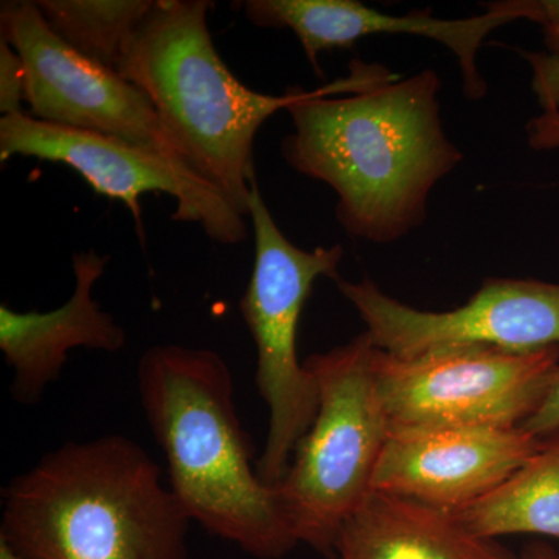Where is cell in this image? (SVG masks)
<instances>
[{
  "mask_svg": "<svg viewBox=\"0 0 559 559\" xmlns=\"http://www.w3.org/2000/svg\"><path fill=\"white\" fill-rule=\"evenodd\" d=\"M213 5L154 0L117 72L153 103L187 167L246 218L257 180V132L307 91L266 95L245 86L213 44L207 21Z\"/></svg>",
  "mask_w": 559,
  "mask_h": 559,
  "instance_id": "277c9868",
  "label": "cell"
},
{
  "mask_svg": "<svg viewBox=\"0 0 559 559\" xmlns=\"http://www.w3.org/2000/svg\"><path fill=\"white\" fill-rule=\"evenodd\" d=\"M25 102V66L9 43H0V110L3 116L22 114Z\"/></svg>",
  "mask_w": 559,
  "mask_h": 559,
  "instance_id": "ac0fdd59",
  "label": "cell"
},
{
  "mask_svg": "<svg viewBox=\"0 0 559 559\" xmlns=\"http://www.w3.org/2000/svg\"><path fill=\"white\" fill-rule=\"evenodd\" d=\"M539 447L540 439L522 428L396 430L371 491L454 513L499 488Z\"/></svg>",
  "mask_w": 559,
  "mask_h": 559,
  "instance_id": "7c38bea8",
  "label": "cell"
},
{
  "mask_svg": "<svg viewBox=\"0 0 559 559\" xmlns=\"http://www.w3.org/2000/svg\"><path fill=\"white\" fill-rule=\"evenodd\" d=\"M374 347L399 359L459 348L528 353L559 347V283L487 278L452 311H421L388 296L370 277L336 280Z\"/></svg>",
  "mask_w": 559,
  "mask_h": 559,
  "instance_id": "ba28073f",
  "label": "cell"
},
{
  "mask_svg": "<svg viewBox=\"0 0 559 559\" xmlns=\"http://www.w3.org/2000/svg\"><path fill=\"white\" fill-rule=\"evenodd\" d=\"M109 255L95 249L72 257L75 289L62 307L49 312H17L0 307V349L13 369L11 395L22 406H35L51 382L60 378L70 349L116 353L127 345V333L94 299V288L106 272Z\"/></svg>",
  "mask_w": 559,
  "mask_h": 559,
  "instance_id": "4fadbf2b",
  "label": "cell"
},
{
  "mask_svg": "<svg viewBox=\"0 0 559 559\" xmlns=\"http://www.w3.org/2000/svg\"><path fill=\"white\" fill-rule=\"evenodd\" d=\"M0 559H22L14 554L10 547H7L5 544L0 543Z\"/></svg>",
  "mask_w": 559,
  "mask_h": 559,
  "instance_id": "44dd1931",
  "label": "cell"
},
{
  "mask_svg": "<svg viewBox=\"0 0 559 559\" xmlns=\"http://www.w3.org/2000/svg\"><path fill=\"white\" fill-rule=\"evenodd\" d=\"M140 403L168 463L170 488L205 532L257 559L299 546L277 489L261 481L226 360L207 348L156 345L139 360Z\"/></svg>",
  "mask_w": 559,
  "mask_h": 559,
  "instance_id": "7a4b0ae2",
  "label": "cell"
},
{
  "mask_svg": "<svg viewBox=\"0 0 559 559\" xmlns=\"http://www.w3.org/2000/svg\"><path fill=\"white\" fill-rule=\"evenodd\" d=\"M241 9L257 27L289 28L320 76L319 53L348 49L366 36L412 35L437 40L457 57L463 94L469 100H480L488 91L477 68V51L489 33L520 20L536 22L546 32L557 16V2L533 0L488 3L484 14L465 20H440L430 9L392 16L358 0H246Z\"/></svg>",
  "mask_w": 559,
  "mask_h": 559,
  "instance_id": "8fae6325",
  "label": "cell"
},
{
  "mask_svg": "<svg viewBox=\"0 0 559 559\" xmlns=\"http://www.w3.org/2000/svg\"><path fill=\"white\" fill-rule=\"evenodd\" d=\"M491 539L471 535L447 510L371 491L342 524L329 559H510Z\"/></svg>",
  "mask_w": 559,
  "mask_h": 559,
  "instance_id": "5bb4252c",
  "label": "cell"
},
{
  "mask_svg": "<svg viewBox=\"0 0 559 559\" xmlns=\"http://www.w3.org/2000/svg\"><path fill=\"white\" fill-rule=\"evenodd\" d=\"M367 331L304 360L319 409L275 487L299 544L329 557L337 532L371 492L390 423L374 382Z\"/></svg>",
  "mask_w": 559,
  "mask_h": 559,
  "instance_id": "5b68a950",
  "label": "cell"
},
{
  "mask_svg": "<svg viewBox=\"0 0 559 559\" xmlns=\"http://www.w3.org/2000/svg\"><path fill=\"white\" fill-rule=\"evenodd\" d=\"M0 25L2 40L24 61L25 102L35 119L123 140L190 170L150 98L117 70L70 49L36 2H3Z\"/></svg>",
  "mask_w": 559,
  "mask_h": 559,
  "instance_id": "9c48e42d",
  "label": "cell"
},
{
  "mask_svg": "<svg viewBox=\"0 0 559 559\" xmlns=\"http://www.w3.org/2000/svg\"><path fill=\"white\" fill-rule=\"evenodd\" d=\"M521 428L538 439L559 430V369L538 411Z\"/></svg>",
  "mask_w": 559,
  "mask_h": 559,
  "instance_id": "d6986e66",
  "label": "cell"
},
{
  "mask_svg": "<svg viewBox=\"0 0 559 559\" xmlns=\"http://www.w3.org/2000/svg\"><path fill=\"white\" fill-rule=\"evenodd\" d=\"M189 514L134 440L68 441L2 491L0 543L22 559H187Z\"/></svg>",
  "mask_w": 559,
  "mask_h": 559,
  "instance_id": "3957f363",
  "label": "cell"
},
{
  "mask_svg": "<svg viewBox=\"0 0 559 559\" xmlns=\"http://www.w3.org/2000/svg\"><path fill=\"white\" fill-rule=\"evenodd\" d=\"M249 216L255 231V261L240 311L255 342V384L270 411L257 473L275 488L319 409L314 377L297 353L301 312L320 277L341 278L345 252L341 245L312 250L293 245L278 229L257 180L250 191Z\"/></svg>",
  "mask_w": 559,
  "mask_h": 559,
  "instance_id": "8992f818",
  "label": "cell"
},
{
  "mask_svg": "<svg viewBox=\"0 0 559 559\" xmlns=\"http://www.w3.org/2000/svg\"><path fill=\"white\" fill-rule=\"evenodd\" d=\"M535 69L533 87L544 112L527 123L530 148L559 150V58L549 55H527Z\"/></svg>",
  "mask_w": 559,
  "mask_h": 559,
  "instance_id": "e0dca14e",
  "label": "cell"
},
{
  "mask_svg": "<svg viewBox=\"0 0 559 559\" xmlns=\"http://www.w3.org/2000/svg\"><path fill=\"white\" fill-rule=\"evenodd\" d=\"M439 73L425 69L344 98L342 80L307 91L288 109L282 156L336 191L349 237L390 245L425 223L430 191L463 160L440 116Z\"/></svg>",
  "mask_w": 559,
  "mask_h": 559,
  "instance_id": "6da1fadb",
  "label": "cell"
},
{
  "mask_svg": "<svg viewBox=\"0 0 559 559\" xmlns=\"http://www.w3.org/2000/svg\"><path fill=\"white\" fill-rule=\"evenodd\" d=\"M13 156L68 165L95 193L123 202L134 216L140 237V198L168 193L178 202L173 215L176 221L201 224L219 245H240L248 238L245 216L213 187L162 154L123 140L47 123L22 112L0 119V160Z\"/></svg>",
  "mask_w": 559,
  "mask_h": 559,
  "instance_id": "30bf717a",
  "label": "cell"
},
{
  "mask_svg": "<svg viewBox=\"0 0 559 559\" xmlns=\"http://www.w3.org/2000/svg\"><path fill=\"white\" fill-rule=\"evenodd\" d=\"M454 516L477 538L540 535L559 540V430L540 439L539 450L499 488Z\"/></svg>",
  "mask_w": 559,
  "mask_h": 559,
  "instance_id": "9a60e30c",
  "label": "cell"
},
{
  "mask_svg": "<svg viewBox=\"0 0 559 559\" xmlns=\"http://www.w3.org/2000/svg\"><path fill=\"white\" fill-rule=\"evenodd\" d=\"M510 559H559V551L549 543L535 540L525 544L518 554L511 555Z\"/></svg>",
  "mask_w": 559,
  "mask_h": 559,
  "instance_id": "ffe728a7",
  "label": "cell"
},
{
  "mask_svg": "<svg viewBox=\"0 0 559 559\" xmlns=\"http://www.w3.org/2000/svg\"><path fill=\"white\" fill-rule=\"evenodd\" d=\"M154 0H38L51 32L81 57L117 70Z\"/></svg>",
  "mask_w": 559,
  "mask_h": 559,
  "instance_id": "2e32d148",
  "label": "cell"
},
{
  "mask_svg": "<svg viewBox=\"0 0 559 559\" xmlns=\"http://www.w3.org/2000/svg\"><path fill=\"white\" fill-rule=\"evenodd\" d=\"M374 382L390 429L521 428L559 369V347L459 348L399 359L374 347Z\"/></svg>",
  "mask_w": 559,
  "mask_h": 559,
  "instance_id": "52a82bcc",
  "label": "cell"
}]
</instances>
